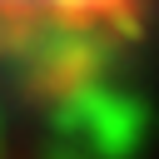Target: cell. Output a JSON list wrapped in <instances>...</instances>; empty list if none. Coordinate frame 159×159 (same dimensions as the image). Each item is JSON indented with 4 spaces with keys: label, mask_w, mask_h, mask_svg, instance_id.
Segmentation results:
<instances>
[{
    "label": "cell",
    "mask_w": 159,
    "mask_h": 159,
    "mask_svg": "<svg viewBox=\"0 0 159 159\" xmlns=\"http://www.w3.org/2000/svg\"><path fill=\"white\" fill-rule=\"evenodd\" d=\"M134 0H0V40L40 25H114Z\"/></svg>",
    "instance_id": "3957f363"
},
{
    "label": "cell",
    "mask_w": 159,
    "mask_h": 159,
    "mask_svg": "<svg viewBox=\"0 0 159 159\" xmlns=\"http://www.w3.org/2000/svg\"><path fill=\"white\" fill-rule=\"evenodd\" d=\"M0 60L15 65L25 80L65 94L84 80H104L109 60V25H40L0 40Z\"/></svg>",
    "instance_id": "7a4b0ae2"
},
{
    "label": "cell",
    "mask_w": 159,
    "mask_h": 159,
    "mask_svg": "<svg viewBox=\"0 0 159 159\" xmlns=\"http://www.w3.org/2000/svg\"><path fill=\"white\" fill-rule=\"evenodd\" d=\"M144 124H149L144 104L109 80H84L55 94L50 109V139H75L94 159H129L144 139Z\"/></svg>",
    "instance_id": "6da1fadb"
}]
</instances>
